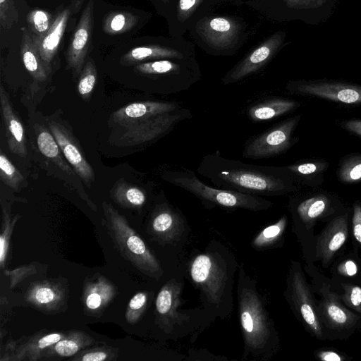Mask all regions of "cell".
Here are the masks:
<instances>
[{
	"mask_svg": "<svg viewBox=\"0 0 361 361\" xmlns=\"http://www.w3.org/2000/svg\"><path fill=\"white\" fill-rule=\"evenodd\" d=\"M291 94L315 97L348 105L361 104V85L333 80H298L287 83Z\"/></svg>",
	"mask_w": 361,
	"mask_h": 361,
	"instance_id": "obj_12",
	"label": "cell"
},
{
	"mask_svg": "<svg viewBox=\"0 0 361 361\" xmlns=\"http://www.w3.org/2000/svg\"><path fill=\"white\" fill-rule=\"evenodd\" d=\"M300 106L295 100L283 97H272L259 101L247 111L249 118L254 122H264L286 114Z\"/></svg>",
	"mask_w": 361,
	"mask_h": 361,
	"instance_id": "obj_25",
	"label": "cell"
},
{
	"mask_svg": "<svg viewBox=\"0 0 361 361\" xmlns=\"http://www.w3.org/2000/svg\"><path fill=\"white\" fill-rule=\"evenodd\" d=\"M286 294L295 316L304 329L314 339L325 341L317 315L315 296L310 284L307 281L302 265L298 262H291Z\"/></svg>",
	"mask_w": 361,
	"mask_h": 361,
	"instance_id": "obj_9",
	"label": "cell"
},
{
	"mask_svg": "<svg viewBox=\"0 0 361 361\" xmlns=\"http://www.w3.org/2000/svg\"><path fill=\"white\" fill-rule=\"evenodd\" d=\"M290 207L306 264H313L315 263L316 225L319 221L328 222L346 209L337 199L322 192L293 198L290 201Z\"/></svg>",
	"mask_w": 361,
	"mask_h": 361,
	"instance_id": "obj_5",
	"label": "cell"
},
{
	"mask_svg": "<svg viewBox=\"0 0 361 361\" xmlns=\"http://www.w3.org/2000/svg\"><path fill=\"white\" fill-rule=\"evenodd\" d=\"M350 235L353 247L357 248L361 256V202H355L353 205L350 219Z\"/></svg>",
	"mask_w": 361,
	"mask_h": 361,
	"instance_id": "obj_44",
	"label": "cell"
},
{
	"mask_svg": "<svg viewBox=\"0 0 361 361\" xmlns=\"http://www.w3.org/2000/svg\"><path fill=\"white\" fill-rule=\"evenodd\" d=\"M18 219V216H16L11 220L5 208H3V227L2 233L0 236V263L1 267L3 268L8 248L9 238L12 232L13 227L15 222Z\"/></svg>",
	"mask_w": 361,
	"mask_h": 361,
	"instance_id": "obj_43",
	"label": "cell"
},
{
	"mask_svg": "<svg viewBox=\"0 0 361 361\" xmlns=\"http://www.w3.org/2000/svg\"><path fill=\"white\" fill-rule=\"evenodd\" d=\"M286 37L282 30L269 36L225 74L223 85L235 83L261 70L283 47Z\"/></svg>",
	"mask_w": 361,
	"mask_h": 361,
	"instance_id": "obj_14",
	"label": "cell"
},
{
	"mask_svg": "<svg viewBox=\"0 0 361 361\" xmlns=\"http://www.w3.org/2000/svg\"><path fill=\"white\" fill-rule=\"evenodd\" d=\"M0 103L8 149L11 152L25 157L27 148L23 125L2 85L0 86Z\"/></svg>",
	"mask_w": 361,
	"mask_h": 361,
	"instance_id": "obj_20",
	"label": "cell"
},
{
	"mask_svg": "<svg viewBox=\"0 0 361 361\" xmlns=\"http://www.w3.org/2000/svg\"><path fill=\"white\" fill-rule=\"evenodd\" d=\"M333 286L342 302L353 312L361 314V285L341 283Z\"/></svg>",
	"mask_w": 361,
	"mask_h": 361,
	"instance_id": "obj_35",
	"label": "cell"
},
{
	"mask_svg": "<svg viewBox=\"0 0 361 361\" xmlns=\"http://www.w3.org/2000/svg\"><path fill=\"white\" fill-rule=\"evenodd\" d=\"M190 275L212 302H219L226 276L215 259L204 254L197 256L192 262Z\"/></svg>",
	"mask_w": 361,
	"mask_h": 361,
	"instance_id": "obj_17",
	"label": "cell"
},
{
	"mask_svg": "<svg viewBox=\"0 0 361 361\" xmlns=\"http://www.w3.org/2000/svg\"><path fill=\"white\" fill-rule=\"evenodd\" d=\"M118 349L109 346H98L85 348L70 360L74 361H105L115 360Z\"/></svg>",
	"mask_w": 361,
	"mask_h": 361,
	"instance_id": "obj_41",
	"label": "cell"
},
{
	"mask_svg": "<svg viewBox=\"0 0 361 361\" xmlns=\"http://www.w3.org/2000/svg\"><path fill=\"white\" fill-rule=\"evenodd\" d=\"M37 143L40 152L64 172L74 176L75 171L64 161L62 152L52 133L44 127L37 133Z\"/></svg>",
	"mask_w": 361,
	"mask_h": 361,
	"instance_id": "obj_33",
	"label": "cell"
},
{
	"mask_svg": "<svg viewBox=\"0 0 361 361\" xmlns=\"http://www.w3.org/2000/svg\"><path fill=\"white\" fill-rule=\"evenodd\" d=\"M196 56L193 42L183 37L164 38L160 42L134 47L121 59L125 65L138 64L159 59H183Z\"/></svg>",
	"mask_w": 361,
	"mask_h": 361,
	"instance_id": "obj_15",
	"label": "cell"
},
{
	"mask_svg": "<svg viewBox=\"0 0 361 361\" xmlns=\"http://www.w3.org/2000/svg\"><path fill=\"white\" fill-rule=\"evenodd\" d=\"M27 19L31 27V35L34 42L40 40L48 32L54 22L51 16L41 9L31 11Z\"/></svg>",
	"mask_w": 361,
	"mask_h": 361,
	"instance_id": "obj_38",
	"label": "cell"
},
{
	"mask_svg": "<svg viewBox=\"0 0 361 361\" xmlns=\"http://www.w3.org/2000/svg\"><path fill=\"white\" fill-rule=\"evenodd\" d=\"M255 30L242 16L214 13L200 19L188 32L207 54L230 56L247 42Z\"/></svg>",
	"mask_w": 361,
	"mask_h": 361,
	"instance_id": "obj_4",
	"label": "cell"
},
{
	"mask_svg": "<svg viewBox=\"0 0 361 361\" xmlns=\"http://www.w3.org/2000/svg\"><path fill=\"white\" fill-rule=\"evenodd\" d=\"M115 295L114 286L99 276L86 283L83 299L86 309L93 313L101 312Z\"/></svg>",
	"mask_w": 361,
	"mask_h": 361,
	"instance_id": "obj_28",
	"label": "cell"
},
{
	"mask_svg": "<svg viewBox=\"0 0 361 361\" xmlns=\"http://www.w3.org/2000/svg\"><path fill=\"white\" fill-rule=\"evenodd\" d=\"M341 126L345 130L361 137V119L353 118L343 121Z\"/></svg>",
	"mask_w": 361,
	"mask_h": 361,
	"instance_id": "obj_47",
	"label": "cell"
},
{
	"mask_svg": "<svg viewBox=\"0 0 361 361\" xmlns=\"http://www.w3.org/2000/svg\"><path fill=\"white\" fill-rule=\"evenodd\" d=\"M66 334L64 332L37 334L16 348L11 360L18 361L41 360L44 353L63 338Z\"/></svg>",
	"mask_w": 361,
	"mask_h": 361,
	"instance_id": "obj_26",
	"label": "cell"
},
{
	"mask_svg": "<svg viewBox=\"0 0 361 361\" xmlns=\"http://www.w3.org/2000/svg\"><path fill=\"white\" fill-rule=\"evenodd\" d=\"M329 165L325 160L312 159L298 161L286 167L299 184L315 187L323 183L324 175Z\"/></svg>",
	"mask_w": 361,
	"mask_h": 361,
	"instance_id": "obj_29",
	"label": "cell"
},
{
	"mask_svg": "<svg viewBox=\"0 0 361 361\" xmlns=\"http://www.w3.org/2000/svg\"><path fill=\"white\" fill-rule=\"evenodd\" d=\"M161 177L168 183L192 193L208 206L257 212L273 205L271 201L259 196L210 187L200 180L195 172L187 169L166 171Z\"/></svg>",
	"mask_w": 361,
	"mask_h": 361,
	"instance_id": "obj_6",
	"label": "cell"
},
{
	"mask_svg": "<svg viewBox=\"0 0 361 361\" xmlns=\"http://www.w3.org/2000/svg\"><path fill=\"white\" fill-rule=\"evenodd\" d=\"M22 60L26 70L37 81H44L48 76L39 52L36 47L31 34L24 29L20 46Z\"/></svg>",
	"mask_w": 361,
	"mask_h": 361,
	"instance_id": "obj_30",
	"label": "cell"
},
{
	"mask_svg": "<svg viewBox=\"0 0 361 361\" xmlns=\"http://www.w3.org/2000/svg\"><path fill=\"white\" fill-rule=\"evenodd\" d=\"M93 0L84 9L75 30L66 60L68 66L76 75L81 73L88 51L92 28Z\"/></svg>",
	"mask_w": 361,
	"mask_h": 361,
	"instance_id": "obj_18",
	"label": "cell"
},
{
	"mask_svg": "<svg viewBox=\"0 0 361 361\" xmlns=\"http://www.w3.org/2000/svg\"><path fill=\"white\" fill-rule=\"evenodd\" d=\"M162 6L164 8V13L166 15L168 10L169 8L171 0H160Z\"/></svg>",
	"mask_w": 361,
	"mask_h": 361,
	"instance_id": "obj_48",
	"label": "cell"
},
{
	"mask_svg": "<svg viewBox=\"0 0 361 361\" xmlns=\"http://www.w3.org/2000/svg\"><path fill=\"white\" fill-rule=\"evenodd\" d=\"M196 171L216 187L255 196L282 195L300 188L286 166L246 164L226 159L218 152L205 155Z\"/></svg>",
	"mask_w": 361,
	"mask_h": 361,
	"instance_id": "obj_1",
	"label": "cell"
},
{
	"mask_svg": "<svg viewBox=\"0 0 361 361\" xmlns=\"http://www.w3.org/2000/svg\"><path fill=\"white\" fill-rule=\"evenodd\" d=\"M63 299L62 290L56 284L49 282L33 285L26 295L27 302L46 310L56 309Z\"/></svg>",
	"mask_w": 361,
	"mask_h": 361,
	"instance_id": "obj_31",
	"label": "cell"
},
{
	"mask_svg": "<svg viewBox=\"0 0 361 361\" xmlns=\"http://www.w3.org/2000/svg\"><path fill=\"white\" fill-rule=\"evenodd\" d=\"M97 68L93 61L90 59L83 67L78 83V94L84 100L91 96L97 82Z\"/></svg>",
	"mask_w": 361,
	"mask_h": 361,
	"instance_id": "obj_40",
	"label": "cell"
},
{
	"mask_svg": "<svg viewBox=\"0 0 361 361\" xmlns=\"http://www.w3.org/2000/svg\"><path fill=\"white\" fill-rule=\"evenodd\" d=\"M305 271L311 279L317 315L326 341H344L361 332V314L353 312L341 300L329 276L313 264H306Z\"/></svg>",
	"mask_w": 361,
	"mask_h": 361,
	"instance_id": "obj_3",
	"label": "cell"
},
{
	"mask_svg": "<svg viewBox=\"0 0 361 361\" xmlns=\"http://www.w3.org/2000/svg\"><path fill=\"white\" fill-rule=\"evenodd\" d=\"M300 119V114L289 117L267 131L252 137L246 142L243 156L259 159L284 153L295 143L293 133Z\"/></svg>",
	"mask_w": 361,
	"mask_h": 361,
	"instance_id": "obj_11",
	"label": "cell"
},
{
	"mask_svg": "<svg viewBox=\"0 0 361 361\" xmlns=\"http://www.w3.org/2000/svg\"><path fill=\"white\" fill-rule=\"evenodd\" d=\"M315 359L321 361H350L353 357L334 348H319L314 351Z\"/></svg>",
	"mask_w": 361,
	"mask_h": 361,
	"instance_id": "obj_46",
	"label": "cell"
},
{
	"mask_svg": "<svg viewBox=\"0 0 361 361\" xmlns=\"http://www.w3.org/2000/svg\"><path fill=\"white\" fill-rule=\"evenodd\" d=\"M18 20V14L13 0H0L1 26L9 29Z\"/></svg>",
	"mask_w": 361,
	"mask_h": 361,
	"instance_id": "obj_45",
	"label": "cell"
},
{
	"mask_svg": "<svg viewBox=\"0 0 361 361\" xmlns=\"http://www.w3.org/2000/svg\"><path fill=\"white\" fill-rule=\"evenodd\" d=\"M111 198L119 205L126 208L140 209L147 200V192L137 185L126 181H118L111 192Z\"/></svg>",
	"mask_w": 361,
	"mask_h": 361,
	"instance_id": "obj_32",
	"label": "cell"
},
{
	"mask_svg": "<svg viewBox=\"0 0 361 361\" xmlns=\"http://www.w3.org/2000/svg\"><path fill=\"white\" fill-rule=\"evenodd\" d=\"M0 178L6 185L16 191L24 182L22 173L2 152L0 154Z\"/></svg>",
	"mask_w": 361,
	"mask_h": 361,
	"instance_id": "obj_39",
	"label": "cell"
},
{
	"mask_svg": "<svg viewBox=\"0 0 361 361\" xmlns=\"http://www.w3.org/2000/svg\"><path fill=\"white\" fill-rule=\"evenodd\" d=\"M188 109L173 101L146 100L130 103L111 115L119 146L153 142L191 118Z\"/></svg>",
	"mask_w": 361,
	"mask_h": 361,
	"instance_id": "obj_2",
	"label": "cell"
},
{
	"mask_svg": "<svg viewBox=\"0 0 361 361\" xmlns=\"http://www.w3.org/2000/svg\"><path fill=\"white\" fill-rule=\"evenodd\" d=\"M137 21V17L127 12L112 13L104 23V30L109 35L121 34L130 29Z\"/></svg>",
	"mask_w": 361,
	"mask_h": 361,
	"instance_id": "obj_36",
	"label": "cell"
},
{
	"mask_svg": "<svg viewBox=\"0 0 361 361\" xmlns=\"http://www.w3.org/2000/svg\"><path fill=\"white\" fill-rule=\"evenodd\" d=\"M351 214L348 209L326 222L324 228L316 235L315 262L322 268L329 269L334 261L344 251L350 235Z\"/></svg>",
	"mask_w": 361,
	"mask_h": 361,
	"instance_id": "obj_13",
	"label": "cell"
},
{
	"mask_svg": "<svg viewBox=\"0 0 361 361\" xmlns=\"http://www.w3.org/2000/svg\"><path fill=\"white\" fill-rule=\"evenodd\" d=\"M103 210L108 233L123 257L142 273L159 276L161 272L159 262L126 218L105 202Z\"/></svg>",
	"mask_w": 361,
	"mask_h": 361,
	"instance_id": "obj_7",
	"label": "cell"
},
{
	"mask_svg": "<svg viewBox=\"0 0 361 361\" xmlns=\"http://www.w3.org/2000/svg\"><path fill=\"white\" fill-rule=\"evenodd\" d=\"M70 12L69 8L60 12L48 32L40 40L34 42L48 73L51 72V63L61 43Z\"/></svg>",
	"mask_w": 361,
	"mask_h": 361,
	"instance_id": "obj_23",
	"label": "cell"
},
{
	"mask_svg": "<svg viewBox=\"0 0 361 361\" xmlns=\"http://www.w3.org/2000/svg\"><path fill=\"white\" fill-rule=\"evenodd\" d=\"M326 1V0H248L245 4L267 18L276 20L283 8L285 11L317 8Z\"/></svg>",
	"mask_w": 361,
	"mask_h": 361,
	"instance_id": "obj_24",
	"label": "cell"
},
{
	"mask_svg": "<svg viewBox=\"0 0 361 361\" xmlns=\"http://www.w3.org/2000/svg\"><path fill=\"white\" fill-rule=\"evenodd\" d=\"M239 317L247 349L254 353H262L274 341L276 334L270 326L269 317L260 298L255 290L243 288L239 291Z\"/></svg>",
	"mask_w": 361,
	"mask_h": 361,
	"instance_id": "obj_8",
	"label": "cell"
},
{
	"mask_svg": "<svg viewBox=\"0 0 361 361\" xmlns=\"http://www.w3.org/2000/svg\"><path fill=\"white\" fill-rule=\"evenodd\" d=\"M180 290V284L172 281L165 284L157 295V319L165 331H170L175 324H179L184 321V315L178 311Z\"/></svg>",
	"mask_w": 361,
	"mask_h": 361,
	"instance_id": "obj_19",
	"label": "cell"
},
{
	"mask_svg": "<svg viewBox=\"0 0 361 361\" xmlns=\"http://www.w3.org/2000/svg\"><path fill=\"white\" fill-rule=\"evenodd\" d=\"M95 343L96 341L85 332L70 331L63 338L49 347L42 355V359L73 357Z\"/></svg>",
	"mask_w": 361,
	"mask_h": 361,
	"instance_id": "obj_27",
	"label": "cell"
},
{
	"mask_svg": "<svg viewBox=\"0 0 361 361\" xmlns=\"http://www.w3.org/2000/svg\"><path fill=\"white\" fill-rule=\"evenodd\" d=\"M329 268V278L334 284L361 285V256L357 248L353 247L348 252L341 253Z\"/></svg>",
	"mask_w": 361,
	"mask_h": 361,
	"instance_id": "obj_22",
	"label": "cell"
},
{
	"mask_svg": "<svg viewBox=\"0 0 361 361\" xmlns=\"http://www.w3.org/2000/svg\"><path fill=\"white\" fill-rule=\"evenodd\" d=\"M148 294L146 292L137 293L129 301L125 314L127 322L135 324L142 315L147 303Z\"/></svg>",
	"mask_w": 361,
	"mask_h": 361,
	"instance_id": "obj_42",
	"label": "cell"
},
{
	"mask_svg": "<svg viewBox=\"0 0 361 361\" xmlns=\"http://www.w3.org/2000/svg\"><path fill=\"white\" fill-rule=\"evenodd\" d=\"M48 126L64 158L77 175L90 187L94 180V173L72 134L58 121H49Z\"/></svg>",
	"mask_w": 361,
	"mask_h": 361,
	"instance_id": "obj_16",
	"label": "cell"
},
{
	"mask_svg": "<svg viewBox=\"0 0 361 361\" xmlns=\"http://www.w3.org/2000/svg\"><path fill=\"white\" fill-rule=\"evenodd\" d=\"M182 224L179 213L164 200L156 204L149 223L152 233L164 240L178 236Z\"/></svg>",
	"mask_w": 361,
	"mask_h": 361,
	"instance_id": "obj_21",
	"label": "cell"
},
{
	"mask_svg": "<svg viewBox=\"0 0 361 361\" xmlns=\"http://www.w3.org/2000/svg\"><path fill=\"white\" fill-rule=\"evenodd\" d=\"M286 225L287 217L283 215L276 223L266 227L257 234L252 241V245L258 248L274 245L282 238Z\"/></svg>",
	"mask_w": 361,
	"mask_h": 361,
	"instance_id": "obj_37",
	"label": "cell"
},
{
	"mask_svg": "<svg viewBox=\"0 0 361 361\" xmlns=\"http://www.w3.org/2000/svg\"><path fill=\"white\" fill-rule=\"evenodd\" d=\"M244 4L243 0H171L166 15L169 35L183 37L200 19L214 13L216 9Z\"/></svg>",
	"mask_w": 361,
	"mask_h": 361,
	"instance_id": "obj_10",
	"label": "cell"
},
{
	"mask_svg": "<svg viewBox=\"0 0 361 361\" xmlns=\"http://www.w3.org/2000/svg\"><path fill=\"white\" fill-rule=\"evenodd\" d=\"M336 175L338 179L344 184L361 182V154H350L342 157Z\"/></svg>",
	"mask_w": 361,
	"mask_h": 361,
	"instance_id": "obj_34",
	"label": "cell"
}]
</instances>
